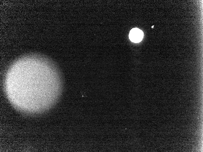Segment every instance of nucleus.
Listing matches in <instances>:
<instances>
[{"label": "nucleus", "instance_id": "2", "mask_svg": "<svg viewBox=\"0 0 203 152\" xmlns=\"http://www.w3.org/2000/svg\"><path fill=\"white\" fill-rule=\"evenodd\" d=\"M143 33L142 30L137 28L132 29L130 31L129 37L130 40L134 42L137 43L142 39Z\"/></svg>", "mask_w": 203, "mask_h": 152}, {"label": "nucleus", "instance_id": "1", "mask_svg": "<svg viewBox=\"0 0 203 152\" xmlns=\"http://www.w3.org/2000/svg\"><path fill=\"white\" fill-rule=\"evenodd\" d=\"M59 72L48 59L36 56L21 58L9 69L5 78L7 96L21 111L40 112L51 108L62 89Z\"/></svg>", "mask_w": 203, "mask_h": 152}]
</instances>
